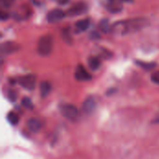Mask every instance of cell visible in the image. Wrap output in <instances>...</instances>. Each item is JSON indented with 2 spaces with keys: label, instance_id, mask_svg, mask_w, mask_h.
<instances>
[{
  "label": "cell",
  "instance_id": "cell-22",
  "mask_svg": "<svg viewBox=\"0 0 159 159\" xmlns=\"http://www.w3.org/2000/svg\"><path fill=\"white\" fill-rule=\"evenodd\" d=\"M90 36H91V38H93V39H99V38H100V34H99L96 31H93V32L90 34Z\"/></svg>",
  "mask_w": 159,
  "mask_h": 159
},
{
  "label": "cell",
  "instance_id": "cell-15",
  "mask_svg": "<svg viewBox=\"0 0 159 159\" xmlns=\"http://www.w3.org/2000/svg\"><path fill=\"white\" fill-rule=\"evenodd\" d=\"M100 29L102 33L104 34H107L109 32H111V29H112V26L109 24V20L107 19H104V20H102L101 22H100Z\"/></svg>",
  "mask_w": 159,
  "mask_h": 159
},
{
  "label": "cell",
  "instance_id": "cell-25",
  "mask_svg": "<svg viewBox=\"0 0 159 159\" xmlns=\"http://www.w3.org/2000/svg\"><path fill=\"white\" fill-rule=\"evenodd\" d=\"M120 2H125V3H133L134 0H118Z\"/></svg>",
  "mask_w": 159,
  "mask_h": 159
},
{
  "label": "cell",
  "instance_id": "cell-23",
  "mask_svg": "<svg viewBox=\"0 0 159 159\" xmlns=\"http://www.w3.org/2000/svg\"><path fill=\"white\" fill-rule=\"evenodd\" d=\"M7 18H8V13L2 11V12H1V20H7Z\"/></svg>",
  "mask_w": 159,
  "mask_h": 159
},
{
  "label": "cell",
  "instance_id": "cell-20",
  "mask_svg": "<svg viewBox=\"0 0 159 159\" xmlns=\"http://www.w3.org/2000/svg\"><path fill=\"white\" fill-rule=\"evenodd\" d=\"M7 97H8V99H9L10 102H15L16 99H17V94H16V92L13 91V90H8V92H7Z\"/></svg>",
  "mask_w": 159,
  "mask_h": 159
},
{
  "label": "cell",
  "instance_id": "cell-13",
  "mask_svg": "<svg viewBox=\"0 0 159 159\" xmlns=\"http://www.w3.org/2000/svg\"><path fill=\"white\" fill-rule=\"evenodd\" d=\"M88 64L89 67L92 70V71H96L98 70L101 65H102V61L98 57H90L88 60Z\"/></svg>",
  "mask_w": 159,
  "mask_h": 159
},
{
  "label": "cell",
  "instance_id": "cell-24",
  "mask_svg": "<svg viewBox=\"0 0 159 159\" xmlns=\"http://www.w3.org/2000/svg\"><path fill=\"white\" fill-rule=\"evenodd\" d=\"M68 2H69V0H59V1H58V3L61 4V5H65V4H67Z\"/></svg>",
  "mask_w": 159,
  "mask_h": 159
},
{
  "label": "cell",
  "instance_id": "cell-5",
  "mask_svg": "<svg viewBox=\"0 0 159 159\" xmlns=\"http://www.w3.org/2000/svg\"><path fill=\"white\" fill-rule=\"evenodd\" d=\"M89 9V6L87 3L85 2H78L76 4H75L73 7H71L67 12L66 15L70 16V17H74V16H79L82 15L84 13H86Z\"/></svg>",
  "mask_w": 159,
  "mask_h": 159
},
{
  "label": "cell",
  "instance_id": "cell-3",
  "mask_svg": "<svg viewBox=\"0 0 159 159\" xmlns=\"http://www.w3.org/2000/svg\"><path fill=\"white\" fill-rule=\"evenodd\" d=\"M61 114L63 117L71 121H76L79 116V111L77 107L71 103H65L60 106Z\"/></svg>",
  "mask_w": 159,
  "mask_h": 159
},
{
  "label": "cell",
  "instance_id": "cell-21",
  "mask_svg": "<svg viewBox=\"0 0 159 159\" xmlns=\"http://www.w3.org/2000/svg\"><path fill=\"white\" fill-rule=\"evenodd\" d=\"M151 80L155 83L159 85V72H155L151 75Z\"/></svg>",
  "mask_w": 159,
  "mask_h": 159
},
{
  "label": "cell",
  "instance_id": "cell-14",
  "mask_svg": "<svg viewBox=\"0 0 159 159\" xmlns=\"http://www.w3.org/2000/svg\"><path fill=\"white\" fill-rule=\"evenodd\" d=\"M51 91V85L48 81H43L40 84V94L42 98L47 97Z\"/></svg>",
  "mask_w": 159,
  "mask_h": 159
},
{
  "label": "cell",
  "instance_id": "cell-1",
  "mask_svg": "<svg viewBox=\"0 0 159 159\" xmlns=\"http://www.w3.org/2000/svg\"><path fill=\"white\" fill-rule=\"evenodd\" d=\"M150 21L148 19L143 17L129 19L126 20H120L112 25L111 32L115 34L125 35L130 33H136L138 31L143 30L144 27L148 26Z\"/></svg>",
  "mask_w": 159,
  "mask_h": 159
},
{
  "label": "cell",
  "instance_id": "cell-9",
  "mask_svg": "<svg viewBox=\"0 0 159 159\" xmlns=\"http://www.w3.org/2000/svg\"><path fill=\"white\" fill-rule=\"evenodd\" d=\"M19 48H20V46L15 42H11V41L5 42L1 45V54L8 55V54L18 51Z\"/></svg>",
  "mask_w": 159,
  "mask_h": 159
},
{
  "label": "cell",
  "instance_id": "cell-19",
  "mask_svg": "<svg viewBox=\"0 0 159 159\" xmlns=\"http://www.w3.org/2000/svg\"><path fill=\"white\" fill-rule=\"evenodd\" d=\"M21 104L24 108L26 109H33L34 108V104H33V102L30 98L28 97H24L22 100H21Z\"/></svg>",
  "mask_w": 159,
  "mask_h": 159
},
{
  "label": "cell",
  "instance_id": "cell-8",
  "mask_svg": "<svg viewBox=\"0 0 159 159\" xmlns=\"http://www.w3.org/2000/svg\"><path fill=\"white\" fill-rule=\"evenodd\" d=\"M75 79L78 80V81H89V80L91 79L90 74H89V73L87 71V69H86L83 65H81V64H79V65L76 67L75 72Z\"/></svg>",
  "mask_w": 159,
  "mask_h": 159
},
{
  "label": "cell",
  "instance_id": "cell-17",
  "mask_svg": "<svg viewBox=\"0 0 159 159\" xmlns=\"http://www.w3.org/2000/svg\"><path fill=\"white\" fill-rule=\"evenodd\" d=\"M61 35L63 40L67 43V44H71L73 42V38H72V34H71V31L70 28H64L61 32Z\"/></svg>",
  "mask_w": 159,
  "mask_h": 159
},
{
  "label": "cell",
  "instance_id": "cell-2",
  "mask_svg": "<svg viewBox=\"0 0 159 159\" xmlns=\"http://www.w3.org/2000/svg\"><path fill=\"white\" fill-rule=\"evenodd\" d=\"M53 48V38L49 35H43L37 43V52L41 56H48Z\"/></svg>",
  "mask_w": 159,
  "mask_h": 159
},
{
  "label": "cell",
  "instance_id": "cell-11",
  "mask_svg": "<svg viewBox=\"0 0 159 159\" xmlns=\"http://www.w3.org/2000/svg\"><path fill=\"white\" fill-rule=\"evenodd\" d=\"M27 127H28L30 131H32L34 133H36V132H38L41 129L42 124L36 118H30L28 120V122H27Z\"/></svg>",
  "mask_w": 159,
  "mask_h": 159
},
{
  "label": "cell",
  "instance_id": "cell-4",
  "mask_svg": "<svg viewBox=\"0 0 159 159\" xmlns=\"http://www.w3.org/2000/svg\"><path fill=\"white\" fill-rule=\"evenodd\" d=\"M19 84L27 90H33L36 85V76L34 75H26L19 78Z\"/></svg>",
  "mask_w": 159,
  "mask_h": 159
},
{
  "label": "cell",
  "instance_id": "cell-12",
  "mask_svg": "<svg viewBox=\"0 0 159 159\" xmlns=\"http://www.w3.org/2000/svg\"><path fill=\"white\" fill-rule=\"evenodd\" d=\"M89 24H90V20L87 18V19L78 20L75 23V27L76 32H84V31L88 30V28L89 27Z\"/></svg>",
  "mask_w": 159,
  "mask_h": 159
},
{
  "label": "cell",
  "instance_id": "cell-16",
  "mask_svg": "<svg viewBox=\"0 0 159 159\" xmlns=\"http://www.w3.org/2000/svg\"><path fill=\"white\" fill-rule=\"evenodd\" d=\"M7 118L8 122H9L11 125H14V126L17 125V124L19 123V121H20L19 116H18L15 112H13V111H10V112L7 114Z\"/></svg>",
  "mask_w": 159,
  "mask_h": 159
},
{
  "label": "cell",
  "instance_id": "cell-7",
  "mask_svg": "<svg viewBox=\"0 0 159 159\" xmlns=\"http://www.w3.org/2000/svg\"><path fill=\"white\" fill-rule=\"evenodd\" d=\"M66 16V13L61 9V8H54L50 11H48L47 15V20L50 23H55L57 21H60Z\"/></svg>",
  "mask_w": 159,
  "mask_h": 159
},
{
  "label": "cell",
  "instance_id": "cell-10",
  "mask_svg": "<svg viewBox=\"0 0 159 159\" xmlns=\"http://www.w3.org/2000/svg\"><path fill=\"white\" fill-rule=\"evenodd\" d=\"M83 111L86 114H91L94 112V110L96 109V101L94 99V97L90 96L89 98L86 99V101L83 102Z\"/></svg>",
  "mask_w": 159,
  "mask_h": 159
},
{
  "label": "cell",
  "instance_id": "cell-6",
  "mask_svg": "<svg viewBox=\"0 0 159 159\" xmlns=\"http://www.w3.org/2000/svg\"><path fill=\"white\" fill-rule=\"evenodd\" d=\"M102 5L111 13H118L122 10V5L117 0H101Z\"/></svg>",
  "mask_w": 159,
  "mask_h": 159
},
{
  "label": "cell",
  "instance_id": "cell-18",
  "mask_svg": "<svg viewBox=\"0 0 159 159\" xmlns=\"http://www.w3.org/2000/svg\"><path fill=\"white\" fill-rule=\"evenodd\" d=\"M135 62L138 66H140L145 70H152L157 66V64L155 62H145V61H136Z\"/></svg>",
  "mask_w": 159,
  "mask_h": 159
}]
</instances>
